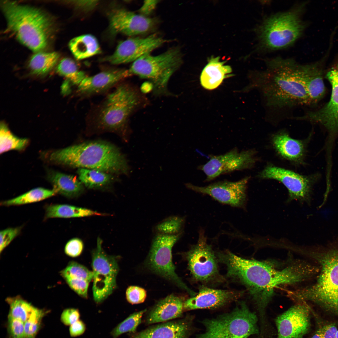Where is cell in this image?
<instances>
[{
  "mask_svg": "<svg viewBox=\"0 0 338 338\" xmlns=\"http://www.w3.org/2000/svg\"><path fill=\"white\" fill-rule=\"evenodd\" d=\"M240 295L237 291L202 287L198 293L184 302L183 310L220 308L237 300Z\"/></svg>",
  "mask_w": 338,
  "mask_h": 338,
  "instance_id": "cell-21",
  "label": "cell"
},
{
  "mask_svg": "<svg viewBox=\"0 0 338 338\" xmlns=\"http://www.w3.org/2000/svg\"><path fill=\"white\" fill-rule=\"evenodd\" d=\"M47 177L56 193L67 197H77L84 190L83 185L75 176L50 171Z\"/></svg>",
  "mask_w": 338,
  "mask_h": 338,
  "instance_id": "cell-26",
  "label": "cell"
},
{
  "mask_svg": "<svg viewBox=\"0 0 338 338\" xmlns=\"http://www.w3.org/2000/svg\"><path fill=\"white\" fill-rule=\"evenodd\" d=\"M64 279L67 278L81 279L90 282L93 278L92 271L84 266L74 261L69 263L67 266L61 272Z\"/></svg>",
  "mask_w": 338,
  "mask_h": 338,
  "instance_id": "cell-38",
  "label": "cell"
},
{
  "mask_svg": "<svg viewBox=\"0 0 338 338\" xmlns=\"http://www.w3.org/2000/svg\"><path fill=\"white\" fill-rule=\"evenodd\" d=\"M80 316L79 310L74 308H68L64 310L62 313L60 319L66 325H71L79 320Z\"/></svg>",
  "mask_w": 338,
  "mask_h": 338,
  "instance_id": "cell-45",
  "label": "cell"
},
{
  "mask_svg": "<svg viewBox=\"0 0 338 338\" xmlns=\"http://www.w3.org/2000/svg\"><path fill=\"white\" fill-rule=\"evenodd\" d=\"M29 140L26 138H19L14 135L3 123L0 129V153L3 154L9 151H21L27 146Z\"/></svg>",
  "mask_w": 338,
  "mask_h": 338,
  "instance_id": "cell-33",
  "label": "cell"
},
{
  "mask_svg": "<svg viewBox=\"0 0 338 338\" xmlns=\"http://www.w3.org/2000/svg\"><path fill=\"white\" fill-rule=\"evenodd\" d=\"M49 160L57 164L78 168L93 169L107 173H127V161L120 151L107 143H83L55 150Z\"/></svg>",
  "mask_w": 338,
  "mask_h": 338,
  "instance_id": "cell-4",
  "label": "cell"
},
{
  "mask_svg": "<svg viewBox=\"0 0 338 338\" xmlns=\"http://www.w3.org/2000/svg\"><path fill=\"white\" fill-rule=\"evenodd\" d=\"M6 300L10 306L8 317L24 323L37 308L19 296L8 298Z\"/></svg>",
  "mask_w": 338,
  "mask_h": 338,
  "instance_id": "cell-34",
  "label": "cell"
},
{
  "mask_svg": "<svg viewBox=\"0 0 338 338\" xmlns=\"http://www.w3.org/2000/svg\"><path fill=\"white\" fill-rule=\"evenodd\" d=\"M273 141L276 150L285 158L299 162L304 158L305 147L302 141L293 139L285 133H280L274 136Z\"/></svg>",
  "mask_w": 338,
  "mask_h": 338,
  "instance_id": "cell-27",
  "label": "cell"
},
{
  "mask_svg": "<svg viewBox=\"0 0 338 338\" xmlns=\"http://www.w3.org/2000/svg\"><path fill=\"white\" fill-rule=\"evenodd\" d=\"M98 1H74L73 3L74 7L79 10L88 12L93 9L98 3Z\"/></svg>",
  "mask_w": 338,
  "mask_h": 338,
  "instance_id": "cell-46",
  "label": "cell"
},
{
  "mask_svg": "<svg viewBox=\"0 0 338 338\" xmlns=\"http://www.w3.org/2000/svg\"><path fill=\"white\" fill-rule=\"evenodd\" d=\"M45 218H71L100 216L102 214L92 210L67 204H53L46 208Z\"/></svg>",
  "mask_w": 338,
  "mask_h": 338,
  "instance_id": "cell-29",
  "label": "cell"
},
{
  "mask_svg": "<svg viewBox=\"0 0 338 338\" xmlns=\"http://www.w3.org/2000/svg\"><path fill=\"white\" fill-rule=\"evenodd\" d=\"M185 221V218L183 217L171 216L158 223L154 228V230L156 234H182Z\"/></svg>",
  "mask_w": 338,
  "mask_h": 338,
  "instance_id": "cell-36",
  "label": "cell"
},
{
  "mask_svg": "<svg viewBox=\"0 0 338 338\" xmlns=\"http://www.w3.org/2000/svg\"><path fill=\"white\" fill-rule=\"evenodd\" d=\"M86 329L84 323L80 320H78L70 325L69 329L70 335L72 337H76L83 334Z\"/></svg>",
  "mask_w": 338,
  "mask_h": 338,
  "instance_id": "cell-47",
  "label": "cell"
},
{
  "mask_svg": "<svg viewBox=\"0 0 338 338\" xmlns=\"http://www.w3.org/2000/svg\"><path fill=\"white\" fill-rule=\"evenodd\" d=\"M45 312L36 308L24 323V338H35Z\"/></svg>",
  "mask_w": 338,
  "mask_h": 338,
  "instance_id": "cell-39",
  "label": "cell"
},
{
  "mask_svg": "<svg viewBox=\"0 0 338 338\" xmlns=\"http://www.w3.org/2000/svg\"><path fill=\"white\" fill-rule=\"evenodd\" d=\"M184 302L181 298L173 294L158 302L147 315V324L162 323L182 317Z\"/></svg>",
  "mask_w": 338,
  "mask_h": 338,
  "instance_id": "cell-23",
  "label": "cell"
},
{
  "mask_svg": "<svg viewBox=\"0 0 338 338\" xmlns=\"http://www.w3.org/2000/svg\"><path fill=\"white\" fill-rule=\"evenodd\" d=\"M148 103L135 85L123 81L100 103L93 105L88 114L87 120L100 130L125 133L131 116Z\"/></svg>",
  "mask_w": 338,
  "mask_h": 338,
  "instance_id": "cell-3",
  "label": "cell"
},
{
  "mask_svg": "<svg viewBox=\"0 0 338 338\" xmlns=\"http://www.w3.org/2000/svg\"><path fill=\"white\" fill-rule=\"evenodd\" d=\"M326 78L332 88L330 100L323 107L305 115L306 120L323 125L330 133L338 132V60L328 70Z\"/></svg>",
  "mask_w": 338,
  "mask_h": 338,
  "instance_id": "cell-19",
  "label": "cell"
},
{
  "mask_svg": "<svg viewBox=\"0 0 338 338\" xmlns=\"http://www.w3.org/2000/svg\"><path fill=\"white\" fill-rule=\"evenodd\" d=\"M160 1L145 0L139 10L141 14L145 16L151 14L154 10Z\"/></svg>",
  "mask_w": 338,
  "mask_h": 338,
  "instance_id": "cell-48",
  "label": "cell"
},
{
  "mask_svg": "<svg viewBox=\"0 0 338 338\" xmlns=\"http://www.w3.org/2000/svg\"><path fill=\"white\" fill-rule=\"evenodd\" d=\"M108 18L112 33H121L130 36L148 33L157 23L155 18L136 14L122 8L112 9L109 13Z\"/></svg>",
  "mask_w": 338,
  "mask_h": 338,
  "instance_id": "cell-17",
  "label": "cell"
},
{
  "mask_svg": "<svg viewBox=\"0 0 338 338\" xmlns=\"http://www.w3.org/2000/svg\"><path fill=\"white\" fill-rule=\"evenodd\" d=\"M57 70L59 74L77 86L86 76L84 72L79 71L75 63L68 58H64L60 62Z\"/></svg>",
  "mask_w": 338,
  "mask_h": 338,
  "instance_id": "cell-35",
  "label": "cell"
},
{
  "mask_svg": "<svg viewBox=\"0 0 338 338\" xmlns=\"http://www.w3.org/2000/svg\"><path fill=\"white\" fill-rule=\"evenodd\" d=\"M311 338H322L321 331L320 329L318 330L312 336Z\"/></svg>",
  "mask_w": 338,
  "mask_h": 338,
  "instance_id": "cell-50",
  "label": "cell"
},
{
  "mask_svg": "<svg viewBox=\"0 0 338 338\" xmlns=\"http://www.w3.org/2000/svg\"><path fill=\"white\" fill-rule=\"evenodd\" d=\"M69 47L74 57L78 59L88 58L100 53L96 38L90 34H85L72 39Z\"/></svg>",
  "mask_w": 338,
  "mask_h": 338,
  "instance_id": "cell-28",
  "label": "cell"
},
{
  "mask_svg": "<svg viewBox=\"0 0 338 338\" xmlns=\"http://www.w3.org/2000/svg\"><path fill=\"white\" fill-rule=\"evenodd\" d=\"M131 76L128 69H113L102 70L92 76H86L77 86L76 95L83 99L102 94Z\"/></svg>",
  "mask_w": 338,
  "mask_h": 338,
  "instance_id": "cell-20",
  "label": "cell"
},
{
  "mask_svg": "<svg viewBox=\"0 0 338 338\" xmlns=\"http://www.w3.org/2000/svg\"><path fill=\"white\" fill-rule=\"evenodd\" d=\"M146 309L134 313L119 323L110 333L113 338H117L122 334L126 332L134 333L141 323L143 314Z\"/></svg>",
  "mask_w": 338,
  "mask_h": 338,
  "instance_id": "cell-37",
  "label": "cell"
},
{
  "mask_svg": "<svg viewBox=\"0 0 338 338\" xmlns=\"http://www.w3.org/2000/svg\"><path fill=\"white\" fill-rule=\"evenodd\" d=\"M2 8L8 29L21 43L36 53L48 45L54 30L53 21L37 8L3 1Z\"/></svg>",
  "mask_w": 338,
  "mask_h": 338,
  "instance_id": "cell-6",
  "label": "cell"
},
{
  "mask_svg": "<svg viewBox=\"0 0 338 338\" xmlns=\"http://www.w3.org/2000/svg\"><path fill=\"white\" fill-rule=\"evenodd\" d=\"M261 177L274 179L281 182L287 188L288 200H298L310 203L313 185L319 180L318 174L302 175L292 171L274 166L267 167L260 174Z\"/></svg>",
  "mask_w": 338,
  "mask_h": 338,
  "instance_id": "cell-13",
  "label": "cell"
},
{
  "mask_svg": "<svg viewBox=\"0 0 338 338\" xmlns=\"http://www.w3.org/2000/svg\"><path fill=\"white\" fill-rule=\"evenodd\" d=\"M323 59L315 63L304 65V79L311 104L318 102L325 94L323 79Z\"/></svg>",
  "mask_w": 338,
  "mask_h": 338,
  "instance_id": "cell-24",
  "label": "cell"
},
{
  "mask_svg": "<svg viewBox=\"0 0 338 338\" xmlns=\"http://www.w3.org/2000/svg\"><path fill=\"white\" fill-rule=\"evenodd\" d=\"M8 331L11 338H24V323L8 317Z\"/></svg>",
  "mask_w": 338,
  "mask_h": 338,
  "instance_id": "cell-41",
  "label": "cell"
},
{
  "mask_svg": "<svg viewBox=\"0 0 338 338\" xmlns=\"http://www.w3.org/2000/svg\"><path fill=\"white\" fill-rule=\"evenodd\" d=\"M218 258L226 265L227 276L247 289L257 308L259 323L263 326L269 322L266 310L275 288L300 282L315 273L314 267L305 263L278 270L265 262L244 258L229 250L220 252Z\"/></svg>",
  "mask_w": 338,
  "mask_h": 338,
  "instance_id": "cell-1",
  "label": "cell"
},
{
  "mask_svg": "<svg viewBox=\"0 0 338 338\" xmlns=\"http://www.w3.org/2000/svg\"><path fill=\"white\" fill-rule=\"evenodd\" d=\"M77 173L79 180L83 185L90 188L103 187L112 180L109 173L96 169L78 168Z\"/></svg>",
  "mask_w": 338,
  "mask_h": 338,
  "instance_id": "cell-30",
  "label": "cell"
},
{
  "mask_svg": "<svg viewBox=\"0 0 338 338\" xmlns=\"http://www.w3.org/2000/svg\"><path fill=\"white\" fill-rule=\"evenodd\" d=\"M102 243V240L98 238L92 254L93 296L97 303L102 302L115 289L119 269L117 260L104 252Z\"/></svg>",
  "mask_w": 338,
  "mask_h": 338,
  "instance_id": "cell-11",
  "label": "cell"
},
{
  "mask_svg": "<svg viewBox=\"0 0 338 338\" xmlns=\"http://www.w3.org/2000/svg\"><path fill=\"white\" fill-rule=\"evenodd\" d=\"M184 255L188 269L196 280L207 283L219 279L217 258L211 245L207 243L203 230L200 231L197 243Z\"/></svg>",
  "mask_w": 338,
  "mask_h": 338,
  "instance_id": "cell-12",
  "label": "cell"
},
{
  "mask_svg": "<svg viewBox=\"0 0 338 338\" xmlns=\"http://www.w3.org/2000/svg\"><path fill=\"white\" fill-rule=\"evenodd\" d=\"M255 160L253 151H240L234 148L224 154L212 156L199 168L206 175V180L209 181L222 174L250 168Z\"/></svg>",
  "mask_w": 338,
  "mask_h": 338,
  "instance_id": "cell-14",
  "label": "cell"
},
{
  "mask_svg": "<svg viewBox=\"0 0 338 338\" xmlns=\"http://www.w3.org/2000/svg\"><path fill=\"white\" fill-rule=\"evenodd\" d=\"M192 315L152 326L129 338H189L193 331Z\"/></svg>",
  "mask_w": 338,
  "mask_h": 338,
  "instance_id": "cell-22",
  "label": "cell"
},
{
  "mask_svg": "<svg viewBox=\"0 0 338 338\" xmlns=\"http://www.w3.org/2000/svg\"><path fill=\"white\" fill-rule=\"evenodd\" d=\"M56 194L53 189L37 187L14 198L3 201L1 204L7 206L28 204L43 200Z\"/></svg>",
  "mask_w": 338,
  "mask_h": 338,
  "instance_id": "cell-32",
  "label": "cell"
},
{
  "mask_svg": "<svg viewBox=\"0 0 338 338\" xmlns=\"http://www.w3.org/2000/svg\"><path fill=\"white\" fill-rule=\"evenodd\" d=\"M258 318L243 301L230 312L202 321L205 329L194 338H248L259 334Z\"/></svg>",
  "mask_w": 338,
  "mask_h": 338,
  "instance_id": "cell-9",
  "label": "cell"
},
{
  "mask_svg": "<svg viewBox=\"0 0 338 338\" xmlns=\"http://www.w3.org/2000/svg\"><path fill=\"white\" fill-rule=\"evenodd\" d=\"M322 338H336L337 330L335 324H326L320 328Z\"/></svg>",
  "mask_w": 338,
  "mask_h": 338,
  "instance_id": "cell-49",
  "label": "cell"
},
{
  "mask_svg": "<svg viewBox=\"0 0 338 338\" xmlns=\"http://www.w3.org/2000/svg\"><path fill=\"white\" fill-rule=\"evenodd\" d=\"M59 57V54L55 52H38L31 57L29 66L33 73L43 74L48 72L53 68Z\"/></svg>",
  "mask_w": 338,
  "mask_h": 338,
  "instance_id": "cell-31",
  "label": "cell"
},
{
  "mask_svg": "<svg viewBox=\"0 0 338 338\" xmlns=\"http://www.w3.org/2000/svg\"><path fill=\"white\" fill-rule=\"evenodd\" d=\"M219 57H212L203 69L200 77L202 86L205 89L212 90L217 88L226 78L233 76L231 67L225 64Z\"/></svg>",
  "mask_w": 338,
  "mask_h": 338,
  "instance_id": "cell-25",
  "label": "cell"
},
{
  "mask_svg": "<svg viewBox=\"0 0 338 338\" xmlns=\"http://www.w3.org/2000/svg\"><path fill=\"white\" fill-rule=\"evenodd\" d=\"M65 279L71 288L78 295L84 298H87L89 282L76 278H67Z\"/></svg>",
  "mask_w": 338,
  "mask_h": 338,
  "instance_id": "cell-42",
  "label": "cell"
},
{
  "mask_svg": "<svg viewBox=\"0 0 338 338\" xmlns=\"http://www.w3.org/2000/svg\"><path fill=\"white\" fill-rule=\"evenodd\" d=\"M126 299L129 302L132 304L143 303L145 300L146 293L143 288L137 286H129L126 292Z\"/></svg>",
  "mask_w": 338,
  "mask_h": 338,
  "instance_id": "cell-40",
  "label": "cell"
},
{
  "mask_svg": "<svg viewBox=\"0 0 338 338\" xmlns=\"http://www.w3.org/2000/svg\"><path fill=\"white\" fill-rule=\"evenodd\" d=\"M156 33L146 37L131 38L120 43L114 53L101 60L113 64L134 62L166 42Z\"/></svg>",
  "mask_w": 338,
  "mask_h": 338,
  "instance_id": "cell-16",
  "label": "cell"
},
{
  "mask_svg": "<svg viewBox=\"0 0 338 338\" xmlns=\"http://www.w3.org/2000/svg\"><path fill=\"white\" fill-rule=\"evenodd\" d=\"M20 228H9L1 230L0 233V253L20 233Z\"/></svg>",
  "mask_w": 338,
  "mask_h": 338,
  "instance_id": "cell-43",
  "label": "cell"
},
{
  "mask_svg": "<svg viewBox=\"0 0 338 338\" xmlns=\"http://www.w3.org/2000/svg\"><path fill=\"white\" fill-rule=\"evenodd\" d=\"M83 246L82 240L78 238H73L66 244L64 248L65 252L70 257H76L82 253Z\"/></svg>",
  "mask_w": 338,
  "mask_h": 338,
  "instance_id": "cell-44",
  "label": "cell"
},
{
  "mask_svg": "<svg viewBox=\"0 0 338 338\" xmlns=\"http://www.w3.org/2000/svg\"><path fill=\"white\" fill-rule=\"evenodd\" d=\"M182 235L156 234L152 241L147 264L153 272L174 283L192 297L196 293L189 288L176 273L172 261V248Z\"/></svg>",
  "mask_w": 338,
  "mask_h": 338,
  "instance_id": "cell-10",
  "label": "cell"
},
{
  "mask_svg": "<svg viewBox=\"0 0 338 338\" xmlns=\"http://www.w3.org/2000/svg\"><path fill=\"white\" fill-rule=\"evenodd\" d=\"M302 4L266 18L257 28L259 46L268 51L280 49L293 44L302 35L306 24L301 18Z\"/></svg>",
  "mask_w": 338,
  "mask_h": 338,
  "instance_id": "cell-7",
  "label": "cell"
},
{
  "mask_svg": "<svg viewBox=\"0 0 338 338\" xmlns=\"http://www.w3.org/2000/svg\"><path fill=\"white\" fill-rule=\"evenodd\" d=\"M325 247L317 248L310 255L320 264V272L315 283L293 293L299 300L313 302L338 317V237Z\"/></svg>",
  "mask_w": 338,
  "mask_h": 338,
  "instance_id": "cell-5",
  "label": "cell"
},
{
  "mask_svg": "<svg viewBox=\"0 0 338 338\" xmlns=\"http://www.w3.org/2000/svg\"><path fill=\"white\" fill-rule=\"evenodd\" d=\"M310 310L305 304L293 306L275 319L277 338H304L310 328Z\"/></svg>",
  "mask_w": 338,
  "mask_h": 338,
  "instance_id": "cell-18",
  "label": "cell"
},
{
  "mask_svg": "<svg viewBox=\"0 0 338 338\" xmlns=\"http://www.w3.org/2000/svg\"><path fill=\"white\" fill-rule=\"evenodd\" d=\"M255 85L271 106L282 108L310 105L304 77V65L276 58L268 60Z\"/></svg>",
  "mask_w": 338,
  "mask_h": 338,
  "instance_id": "cell-2",
  "label": "cell"
},
{
  "mask_svg": "<svg viewBox=\"0 0 338 338\" xmlns=\"http://www.w3.org/2000/svg\"><path fill=\"white\" fill-rule=\"evenodd\" d=\"M182 63L180 49L175 47L158 55L143 56L134 62L128 70L131 75L149 80L155 95L168 96L171 95L168 87L169 81Z\"/></svg>",
  "mask_w": 338,
  "mask_h": 338,
  "instance_id": "cell-8",
  "label": "cell"
},
{
  "mask_svg": "<svg viewBox=\"0 0 338 338\" xmlns=\"http://www.w3.org/2000/svg\"><path fill=\"white\" fill-rule=\"evenodd\" d=\"M336 338H338V330H337L336 335Z\"/></svg>",
  "mask_w": 338,
  "mask_h": 338,
  "instance_id": "cell-51",
  "label": "cell"
},
{
  "mask_svg": "<svg viewBox=\"0 0 338 338\" xmlns=\"http://www.w3.org/2000/svg\"><path fill=\"white\" fill-rule=\"evenodd\" d=\"M249 177L236 182L225 180L201 187L187 183L188 188L207 195L218 202L233 207L243 208L246 200L247 185Z\"/></svg>",
  "mask_w": 338,
  "mask_h": 338,
  "instance_id": "cell-15",
  "label": "cell"
}]
</instances>
